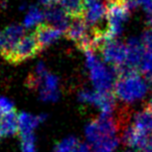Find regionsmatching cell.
Instances as JSON below:
<instances>
[{"label":"cell","mask_w":152,"mask_h":152,"mask_svg":"<svg viewBox=\"0 0 152 152\" xmlns=\"http://www.w3.org/2000/svg\"><path fill=\"white\" fill-rule=\"evenodd\" d=\"M151 83L137 72L120 76L114 88V95L124 103H133L147 95Z\"/></svg>","instance_id":"1"},{"label":"cell","mask_w":152,"mask_h":152,"mask_svg":"<svg viewBox=\"0 0 152 152\" xmlns=\"http://www.w3.org/2000/svg\"><path fill=\"white\" fill-rule=\"evenodd\" d=\"M86 54V65L89 70L90 78L96 91L102 93H114V88L118 79V74L113 67H107L94 53L88 50Z\"/></svg>","instance_id":"2"},{"label":"cell","mask_w":152,"mask_h":152,"mask_svg":"<svg viewBox=\"0 0 152 152\" xmlns=\"http://www.w3.org/2000/svg\"><path fill=\"white\" fill-rule=\"evenodd\" d=\"M106 34L110 40H114L123 31L124 23L128 20L130 10L123 0H106Z\"/></svg>","instance_id":"3"},{"label":"cell","mask_w":152,"mask_h":152,"mask_svg":"<svg viewBox=\"0 0 152 152\" xmlns=\"http://www.w3.org/2000/svg\"><path fill=\"white\" fill-rule=\"evenodd\" d=\"M120 130L116 118L113 115L101 114L97 119L91 121L86 127V135L90 143L95 144L105 137H116L117 131Z\"/></svg>","instance_id":"4"},{"label":"cell","mask_w":152,"mask_h":152,"mask_svg":"<svg viewBox=\"0 0 152 152\" xmlns=\"http://www.w3.org/2000/svg\"><path fill=\"white\" fill-rule=\"evenodd\" d=\"M41 51L42 49L39 45L36 34H31L29 36L23 37L15 45V47L2 57L9 63L17 65V64L23 63L27 59L34 57Z\"/></svg>","instance_id":"5"},{"label":"cell","mask_w":152,"mask_h":152,"mask_svg":"<svg viewBox=\"0 0 152 152\" xmlns=\"http://www.w3.org/2000/svg\"><path fill=\"white\" fill-rule=\"evenodd\" d=\"M99 51L103 61L110 67L120 68L126 63V45L116 39L105 41Z\"/></svg>","instance_id":"6"},{"label":"cell","mask_w":152,"mask_h":152,"mask_svg":"<svg viewBox=\"0 0 152 152\" xmlns=\"http://www.w3.org/2000/svg\"><path fill=\"white\" fill-rule=\"evenodd\" d=\"M105 16V4L101 0H83V19L90 27H100L98 24Z\"/></svg>","instance_id":"7"},{"label":"cell","mask_w":152,"mask_h":152,"mask_svg":"<svg viewBox=\"0 0 152 152\" xmlns=\"http://www.w3.org/2000/svg\"><path fill=\"white\" fill-rule=\"evenodd\" d=\"M24 32H25V27L19 24H13L5 28L0 42V53L2 56L7 54L23 38Z\"/></svg>","instance_id":"8"},{"label":"cell","mask_w":152,"mask_h":152,"mask_svg":"<svg viewBox=\"0 0 152 152\" xmlns=\"http://www.w3.org/2000/svg\"><path fill=\"white\" fill-rule=\"evenodd\" d=\"M45 19L48 21V24L63 31L67 30L71 23V18L66 13L65 10L57 3L47 7L45 9Z\"/></svg>","instance_id":"9"},{"label":"cell","mask_w":152,"mask_h":152,"mask_svg":"<svg viewBox=\"0 0 152 152\" xmlns=\"http://www.w3.org/2000/svg\"><path fill=\"white\" fill-rule=\"evenodd\" d=\"M63 30L50 25V24L41 23L40 25L37 26V29L34 31V34L37 37V40L39 42L41 49L44 50L48 46L55 42L57 39L61 38Z\"/></svg>","instance_id":"10"},{"label":"cell","mask_w":152,"mask_h":152,"mask_svg":"<svg viewBox=\"0 0 152 152\" xmlns=\"http://www.w3.org/2000/svg\"><path fill=\"white\" fill-rule=\"evenodd\" d=\"M46 120V115L34 116L27 113H21L18 116V126L20 135H26L34 133V129L42 122Z\"/></svg>","instance_id":"11"},{"label":"cell","mask_w":152,"mask_h":152,"mask_svg":"<svg viewBox=\"0 0 152 152\" xmlns=\"http://www.w3.org/2000/svg\"><path fill=\"white\" fill-rule=\"evenodd\" d=\"M131 125L134 130L141 135L149 137L152 134V113L147 106L134 115Z\"/></svg>","instance_id":"12"},{"label":"cell","mask_w":152,"mask_h":152,"mask_svg":"<svg viewBox=\"0 0 152 152\" xmlns=\"http://www.w3.org/2000/svg\"><path fill=\"white\" fill-rule=\"evenodd\" d=\"M19 131L18 118L15 114L0 116V140L14 135Z\"/></svg>","instance_id":"13"},{"label":"cell","mask_w":152,"mask_h":152,"mask_svg":"<svg viewBox=\"0 0 152 152\" xmlns=\"http://www.w3.org/2000/svg\"><path fill=\"white\" fill-rule=\"evenodd\" d=\"M57 4L65 10L71 20L83 18V0H58Z\"/></svg>","instance_id":"14"},{"label":"cell","mask_w":152,"mask_h":152,"mask_svg":"<svg viewBox=\"0 0 152 152\" xmlns=\"http://www.w3.org/2000/svg\"><path fill=\"white\" fill-rule=\"evenodd\" d=\"M45 19V12H43L37 5H31L28 9V13L24 19V27L30 28L34 25H40Z\"/></svg>","instance_id":"15"},{"label":"cell","mask_w":152,"mask_h":152,"mask_svg":"<svg viewBox=\"0 0 152 152\" xmlns=\"http://www.w3.org/2000/svg\"><path fill=\"white\" fill-rule=\"evenodd\" d=\"M119 145V139L117 137H105L97 143L93 144L94 152H114Z\"/></svg>","instance_id":"16"},{"label":"cell","mask_w":152,"mask_h":152,"mask_svg":"<svg viewBox=\"0 0 152 152\" xmlns=\"http://www.w3.org/2000/svg\"><path fill=\"white\" fill-rule=\"evenodd\" d=\"M78 145V140L75 137H68L56 144L54 152H74Z\"/></svg>","instance_id":"17"},{"label":"cell","mask_w":152,"mask_h":152,"mask_svg":"<svg viewBox=\"0 0 152 152\" xmlns=\"http://www.w3.org/2000/svg\"><path fill=\"white\" fill-rule=\"evenodd\" d=\"M21 137V151L22 152H37L36 149V137L34 133Z\"/></svg>","instance_id":"18"},{"label":"cell","mask_w":152,"mask_h":152,"mask_svg":"<svg viewBox=\"0 0 152 152\" xmlns=\"http://www.w3.org/2000/svg\"><path fill=\"white\" fill-rule=\"evenodd\" d=\"M15 114V106L10 99L0 96V116Z\"/></svg>","instance_id":"19"},{"label":"cell","mask_w":152,"mask_h":152,"mask_svg":"<svg viewBox=\"0 0 152 152\" xmlns=\"http://www.w3.org/2000/svg\"><path fill=\"white\" fill-rule=\"evenodd\" d=\"M141 40L146 48L152 47V27H150L149 29H147L145 32H144Z\"/></svg>","instance_id":"20"},{"label":"cell","mask_w":152,"mask_h":152,"mask_svg":"<svg viewBox=\"0 0 152 152\" xmlns=\"http://www.w3.org/2000/svg\"><path fill=\"white\" fill-rule=\"evenodd\" d=\"M139 4L143 7L147 14L152 12V0H139Z\"/></svg>","instance_id":"21"},{"label":"cell","mask_w":152,"mask_h":152,"mask_svg":"<svg viewBox=\"0 0 152 152\" xmlns=\"http://www.w3.org/2000/svg\"><path fill=\"white\" fill-rule=\"evenodd\" d=\"M74 152H94V151H93V148L89 144L83 143L77 146V148H76Z\"/></svg>","instance_id":"22"},{"label":"cell","mask_w":152,"mask_h":152,"mask_svg":"<svg viewBox=\"0 0 152 152\" xmlns=\"http://www.w3.org/2000/svg\"><path fill=\"white\" fill-rule=\"evenodd\" d=\"M123 1H124L125 4L127 5V7H128L130 11L134 10L137 5H140L139 4V0H123Z\"/></svg>","instance_id":"23"},{"label":"cell","mask_w":152,"mask_h":152,"mask_svg":"<svg viewBox=\"0 0 152 152\" xmlns=\"http://www.w3.org/2000/svg\"><path fill=\"white\" fill-rule=\"evenodd\" d=\"M143 152H152V134L148 137L147 144H146L145 148L143 149Z\"/></svg>","instance_id":"24"},{"label":"cell","mask_w":152,"mask_h":152,"mask_svg":"<svg viewBox=\"0 0 152 152\" xmlns=\"http://www.w3.org/2000/svg\"><path fill=\"white\" fill-rule=\"evenodd\" d=\"M57 1H58V0H41L40 2L42 5H44L45 7H50V5L57 3Z\"/></svg>","instance_id":"25"},{"label":"cell","mask_w":152,"mask_h":152,"mask_svg":"<svg viewBox=\"0 0 152 152\" xmlns=\"http://www.w3.org/2000/svg\"><path fill=\"white\" fill-rule=\"evenodd\" d=\"M147 23L150 27H152V12L149 14H147Z\"/></svg>","instance_id":"26"},{"label":"cell","mask_w":152,"mask_h":152,"mask_svg":"<svg viewBox=\"0 0 152 152\" xmlns=\"http://www.w3.org/2000/svg\"><path fill=\"white\" fill-rule=\"evenodd\" d=\"M1 38H2V34H0V42H1Z\"/></svg>","instance_id":"27"},{"label":"cell","mask_w":152,"mask_h":152,"mask_svg":"<svg viewBox=\"0 0 152 152\" xmlns=\"http://www.w3.org/2000/svg\"><path fill=\"white\" fill-rule=\"evenodd\" d=\"M124 152H130V151H124Z\"/></svg>","instance_id":"28"}]
</instances>
